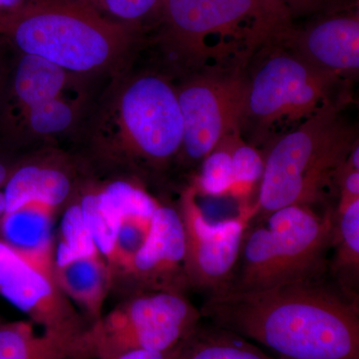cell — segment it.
Masks as SVG:
<instances>
[{
    "label": "cell",
    "mask_w": 359,
    "mask_h": 359,
    "mask_svg": "<svg viewBox=\"0 0 359 359\" xmlns=\"http://www.w3.org/2000/svg\"><path fill=\"white\" fill-rule=\"evenodd\" d=\"M15 163L8 162V161L0 160V190L6 186L7 180L13 173Z\"/></svg>",
    "instance_id": "obj_28"
},
{
    "label": "cell",
    "mask_w": 359,
    "mask_h": 359,
    "mask_svg": "<svg viewBox=\"0 0 359 359\" xmlns=\"http://www.w3.org/2000/svg\"><path fill=\"white\" fill-rule=\"evenodd\" d=\"M161 43L188 74L243 71L262 47L292 28L276 0H163Z\"/></svg>",
    "instance_id": "obj_3"
},
{
    "label": "cell",
    "mask_w": 359,
    "mask_h": 359,
    "mask_svg": "<svg viewBox=\"0 0 359 359\" xmlns=\"http://www.w3.org/2000/svg\"><path fill=\"white\" fill-rule=\"evenodd\" d=\"M2 192L6 212L32 202L59 210L72 197L74 181L57 161L30 160L15 165Z\"/></svg>",
    "instance_id": "obj_17"
},
{
    "label": "cell",
    "mask_w": 359,
    "mask_h": 359,
    "mask_svg": "<svg viewBox=\"0 0 359 359\" xmlns=\"http://www.w3.org/2000/svg\"><path fill=\"white\" fill-rule=\"evenodd\" d=\"M91 103L89 91L50 99L28 111L9 138L27 143L70 133L86 119Z\"/></svg>",
    "instance_id": "obj_18"
},
{
    "label": "cell",
    "mask_w": 359,
    "mask_h": 359,
    "mask_svg": "<svg viewBox=\"0 0 359 359\" xmlns=\"http://www.w3.org/2000/svg\"><path fill=\"white\" fill-rule=\"evenodd\" d=\"M282 39L264 45L244 72L245 95L240 135L256 147L287 133L334 106H341V78L309 63Z\"/></svg>",
    "instance_id": "obj_5"
},
{
    "label": "cell",
    "mask_w": 359,
    "mask_h": 359,
    "mask_svg": "<svg viewBox=\"0 0 359 359\" xmlns=\"http://www.w3.org/2000/svg\"><path fill=\"white\" fill-rule=\"evenodd\" d=\"M200 309L176 292H147L126 301L89 325L70 359H102L133 349L167 351L192 334Z\"/></svg>",
    "instance_id": "obj_8"
},
{
    "label": "cell",
    "mask_w": 359,
    "mask_h": 359,
    "mask_svg": "<svg viewBox=\"0 0 359 359\" xmlns=\"http://www.w3.org/2000/svg\"><path fill=\"white\" fill-rule=\"evenodd\" d=\"M23 0H0V11H6V9L13 8L18 6Z\"/></svg>",
    "instance_id": "obj_29"
},
{
    "label": "cell",
    "mask_w": 359,
    "mask_h": 359,
    "mask_svg": "<svg viewBox=\"0 0 359 359\" xmlns=\"http://www.w3.org/2000/svg\"><path fill=\"white\" fill-rule=\"evenodd\" d=\"M54 269L61 289L89 325L99 320L112 289V278L82 219L78 202L68 207L61 221L57 244L54 245Z\"/></svg>",
    "instance_id": "obj_12"
},
{
    "label": "cell",
    "mask_w": 359,
    "mask_h": 359,
    "mask_svg": "<svg viewBox=\"0 0 359 359\" xmlns=\"http://www.w3.org/2000/svg\"><path fill=\"white\" fill-rule=\"evenodd\" d=\"M78 1L84 2L88 6H93L97 11H99V0H78Z\"/></svg>",
    "instance_id": "obj_31"
},
{
    "label": "cell",
    "mask_w": 359,
    "mask_h": 359,
    "mask_svg": "<svg viewBox=\"0 0 359 359\" xmlns=\"http://www.w3.org/2000/svg\"><path fill=\"white\" fill-rule=\"evenodd\" d=\"M118 283L132 294L182 292L189 287L185 269V235L178 210L159 205L145 242Z\"/></svg>",
    "instance_id": "obj_13"
},
{
    "label": "cell",
    "mask_w": 359,
    "mask_h": 359,
    "mask_svg": "<svg viewBox=\"0 0 359 359\" xmlns=\"http://www.w3.org/2000/svg\"><path fill=\"white\" fill-rule=\"evenodd\" d=\"M233 186L243 191L261 182L264 171V156L259 149L241 139L240 134L233 135L231 146Z\"/></svg>",
    "instance_id": "obj_23"
},
{
    "label": "cell",
    "mask_w": 359,
    "mask_h": 359,
    "mask_svg": "<svg viewBox=\"0 0 359 359\" xmlns=\"http://www.w3.org/2000/svg\"><path fill=\"white\" fill-rule=\"evenodd\" d=\"M334 106L276 139L264 156V171L255 208L263 219L287 205L323 202L339 183L358 140Z\"/></svg>",
    "instance_id": "obj_6"
},
{
    "label": "cell",
    "mask_w": 359,
    "mask_h": 359,
    "mask_svg": "<svg viewBox=\"0 0 359 359\" xmlns=\"http://www.w3.org/2000/svg\"><path fill=\"white\" fill-rule=\"evenodd\" d=\"M88 79L37 56L22 54L0 98V126L11 136L32 108L56 97L88 91Z\"/></svg>",
    "instance_id": "obj_14"
},
{
    "label": "cell",
    "mask_w": 359,
    "mask_h": 359,
    "mask_svg": "<svg viewBox=\"0 0 359 359\" xmlns=\"http://www.w3.org/2000/svg\"><path fill=\"white\" fill-rule=\"evenodd\" d=\"M6 199H4V192L0 190V223H1L2 219H4V215H6Z\"/></svg>",
    "instance_id": "obj_30"
},
{
    "label": "cell",
    "mask_w": 359,
    "mask_h": 359,
    "mask_svg": "<svg viewBox=\"0 0 359 359\" xmlns=\"http://www.w3.org/2000/svg\"><path fill=\"white\" fill-rule=\"evenodd\" d=\"M233 135L226 137L228 144L222 141L203 159L199 176L196 179L195 186L192 187L196 194L219 197L230 192L233 182L231 156Z\"/></svg>",
    "instance_id": "obj_22"
},
{
    "label": "cell",
    "mask_w": 359,
    "mask_h": 359,
    "mask_svg": "<svg viewBox=\"0 0 359 359\" xmlns=\"http://www.w3.org/2000/svg\"><path fill=\"white\" fill-rule=\"evenodd\" d=\"M285 39L302 58L327 74L341 78L358 72V13L325 16L302 30L292 27Z\"/></svg>",
    "instance_id": "obj_15"
},
{
    "label": "cell",
    "mask_w": 359,
    "mask_h": 359,
    "mask_svg": "<svg viewBox=\"0 0 359 359\" xmlns=\"http://www.w3.org/2000/svg\"><path fill=\"white\" fill-rule=\"evenodd\" d=\"M176 87L184 135L182 156L202 162L226 137L240 133L245 81L243 71H216L186 75Z\"/></svg>",
    "instance_id": "obj_10"
},
{
    "label": "cell",
    "mask_w": 359,
    "mask_h": 359,
    "mask_svg": "<svg viewBox=\"0 0 359 359\" xmlns=\"http://www.w3.org/2000/svg\"><path fill=\"white\" fill-rule=\"evenodd\" d=\"M86 119L87 150L103 164L161 168L181 152L176 87L162 73H116Z\"/></svg>",
    "instance_id": "obj_2"
},
{
    "label": "cell",
    "mask_w": 359,
    "mask_h": 359,
    "mask_svg": "<svg viewBox=\"0 0 359 359\" xmlns=\"http://www.w3.org/2000/svg\"><path fill=\"white\" fill-rule=\"evenodd\" d=\"M100 193L116 233L114 261L110 268L113 287L145 242L160 204L140 187L129 182H114Z\"/></svg>",
    "instance_id": "obj_16"
},
{
    "label": "cell",
    "mask_w": 359,
    "mask_h": 359,
    "mask_svg": "<svg viewBox=\"0 0 359 359\" xmlns=\"http://www.w3.org/2000/svg\"><path fill=\"white\" fill-rule=\"evenodd\" d=\"M280 6L287 8L290 14L302 11H316L321 7L328 6L334 0H276Z\"/></svg>",
    "instance_id": "obj_27"
},
{
    "label": "cell",
    "mask_w": 359,
    "mask_h": 359,
    "mask_svg": "<svg viewBox=\"0 0 359 359\" xmlns=\"http://www.w3.org/2000/svg\"><path fill=\"white\" fill-rule=\"evenodd\" d=\"M77 340L36 334L32 321L0 320V359H70Z\"/></svg>",
    "instance_id": "obj_19"
},
{
    "label": "cell",
    "mask_w": 359,
    "mask_h": 359,
    "mask_svg": "<svg viewBox=\"0 0 359 359\" xmlns=\"http://www.w3.org/2000/svg\"><path fill=\"white\" fill-rule=\"evenodd\" d=\"M262 219L245 231L237 266L223 292L318 282L332 248V212L321 216L309 205H292Z\"/></svg>",
    "instance_id": "obj_7"
},
{
    "label": "cell",
    "mask_w": 359,
    "mask_h": 359,
    "mask_svg": "<svg viewBox=\"0 0 359 359\" xmlns=\"http://www.w3.org/2000/svg\"><path fill=\"white\" fill-rule=\"evenodd\" d=\"M163 0H99V11H107L119 22L134 26L158 13Z\"/></svg>",
    "instance_id": "obj_24"
},
{
    "label": "cell",
    "mask_w": 359,
    "mask_h": 359,
    "mask_svg": "<svg viewBox=\"0 0 359 359\" xmlns=\"http://www.w3.org/2000/svg\"><path fill=\"white\" fill-rule=\"evenodd\" d=\"M135 33L134 26L105 18L78 0H23L0 11V36L21 54L85 77L124 70Z\"/></svg>",
    "instance_id": "obj_4"
},
{
    "label": "cell",
    "mask_w": 359,
    "mask_h": 359,
    "mask_svg": "<svg viewBox=\"0 0 359 359\" xmlns=\"http://www.w3.org/2000/svg\"><path fill=\"white\" fill-rule=\"evenodd\" d=\"M0 294L46 334L77 340L89 327L59 285L53 240L22 248L0 238Z\"/></svg>",
    "instance_id": "obj_9"
},
{
    "label": "cell",
    "mask_w": 359,
    "mask_h": 359,
    "mask_svg": "<svg viewBox=\"0 0 359 359\" xmlns=\"http://www.w3.org/2000/svg\"><path fill=\"white\" fill-rule=\"evenodd\" d=\"M185 235V269L189 287L223 292L240 257L250 219L256 208H245L237 217L212 223L196 202L195 190L184 192L178 209Z\"/></svg>",
    "instance_id": "obj_11"
},
{
    "label": "cell",
    "mask_w": 359,
    "mask_h": 359,
    "mask_svg": "<svg viewBox=\"0 0 359 359\" xmlns=\"http://www.w3.org/2000/svg\"><path fill=\"white\" fill-rule=\"evenodd\" d=\"M339 182L340 196L337 209H342L359 199V170L353 169L346 163Z\"/></svg>",
    "instance_id": "obj_25"
},
{
    "label": "cell",
    "mask_w": 359,
    "mask_h": 359,
    "mask_svg": "<svg viewBox=\"0 0 359 359\" xmlns=\"http://www.w3.org/2000/svg\"><path fill=\"white\" fill-rule=\"evenodd\" d=\"M185 340L167 351L133 349V351H123L102 359H178Z\"/></svg>",
    "instance_id": "obj_26"
},
{
    "label": "cell",
    "mask_w": 359,
    "mask_h": 359,
    "mask_svg": "<svg viewBox=\"0 0 359 359\" xmlns=\"http://www.w3.org/2000/svg\"><path fill=\"white\" fill-rule=\"evenodd\" d=\"M212 325L254 340L283 359H359L358 302L295 283L210 295L200 309Z\"/></svg>",
    "instance_id": "obj_1"
},
{
    "label": "cell",
    "mask_w": 359,
    "mask_h": 359,
    "mask_svg": "<svg viewBox=\"0 0 359 359\" xmlns=\"http://www.w3.org/2000/svg\"></svg>",
    "instance_id": "obj_33"
},
{
    "label": "cell",
    "mask_w": 359,
    "mask_h": 359,
    "mask_svg": "<svg viewBox=\"0 0 359 359\" xmlns=\"http://www.w3.org/2000/svg\"><path fill=\"white\" fill-rule=\"evenodd\" d=\"M0 98H1V95H0Z\"/></svg>",
    "instance_id": "obj_32"
},
{
    "label": "cell",
    "mask_w": 359,
    "mask_h": 359,
    "mask_svg": "<svg viewBox=\"0 0 359 359\" xmlns=\"http://www.w3.org/2000/svg\"><path fill=\"white\" fill-rule=\"evenodd\" d=\"M178 359H283L271 356L249 339L217 325H199L187 337Z\"/></svg>",
    "instance_id": "obj_21"
},
{
    "label": "cell",
    "mask_w": 359,
    "mask_h": 359,
    "mask_svg": "<svg viewBox=\"0 0 359 359\" xmlns=\"http://www.w3.org/2000/svg\"><path fill=\"white\" fill-rule=\"evenodd\" d=\"M332 248L334 275L341 285L344 297L355 301L354 285L359 273V199L332 214Z\"/></svg>",
    "instance_id": "obj_20"
}]
</instances>
